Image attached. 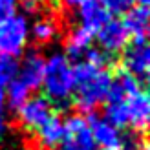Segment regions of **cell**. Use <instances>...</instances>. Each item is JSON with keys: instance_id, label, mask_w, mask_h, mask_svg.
<instances>
[{"instance_id": "cell-1", "label": "cell", "mask_w": 150, "mask_h": 150, "mask_svg": "<svg viewBox=\"0 0 150 150\" xmlns=\"http://www.w3.org/2000/svg\"><path fill=\"white\" fill-rule=\"evenodd\" d=\"M114 73L106 68H95L88 62L73 64V95L71 104L79 114L86 115L103 106Z\"/></svg>"}, {"instance_id": "cell-2", "label": "cell", "mask_w": 150, "mask_h": 150, "mask_svg": "<svg viewBox=\"0 0 150 150\" xmlns=\"http://www.w3.org/2000/svg\"><path fill=\"white\" fill-rule=\"evenodd\" d=\"M42 95L51 103L55 112L71 106L73 95V64L66 55L55 53L46 59L42 75Z\"/></svg>"}, {"instance_id": "cell-3", "label": "cell", "mask_w": 150, "mask_h": 150, "mask_svg": "<svg viewBox=\"0 0 150 150\" xmlns=\"http://www.w3.org/2000/svg\"><path fill=\"white\" fill-rule=\"evenodd\" d=\"M115 68L126 71L128 75L136 77L139 82L146 86L148 71H150V46L148 40H134L125 46L115 61Z\"/></svg>"}, {"instance_id": "cell-4", "label": "cell", "mask_w": 150, "mask_h": 150, "mask_svg": "<svg viewBox=\"0 0 150 150\" xmlns=\"http://www.w3.org/2000/svg\"><path fill=\"white\" fill-rule=\"evenodd\" d=\"M29 39V26L24 15H13L0 24V53L17 59L24 53Z\"/></svg>"}, {"instance_id": "cell-5", "label": "cell", "mask_w": 150, "mask_h": 150, "mask_svg": "<svg viewBox=\"0 0 150 150\" xmlns=\"http://www.w3.org/2000/svg\"><path fill=\"white\" fill-rule=\"evenodd\" d=\"M15 114H17L18 126L26 134L33 136V134L39 130L53 114H57V112L53 110L51 103L44 95H33V97H28L26 103L22 104Z\"/></svg>"}, {"instance_id": "cell-6", "label": "cell", "mask_w": 150, "mask_h": 150, "mask_svg": "<svg viewBox=\"0 0 150 150\" xmlns=\"http://www.w3.org/2000/svg\"><path fill=\"white\" fill-rule=\"evenodd\" d=\"M57 150H99L82 114L75 112L64 119V137Z\"/></svg>"}, {"instance_id": "cell-7", "label": "cell", "mask_w": 150, "mask_h": 150, "mask_svg": "<svg viewBox=\"0 0 150 150\" xmlns=\"http://www.w3.org/2000/svg\"><path fill=\"white\" fill-rule=\"evenodd\" d=\"M95 39L99 42V48L112 57H119V53L125 50V46L130 42V35L126 31L121 18L112 17L99 31L95 33Z\"/></svg>"}, {"instance_id": "cell-8", "label": "cell", "mask_w": 150, "mask_h": 150, "mask_svg": "<svg viewBox=\"0 0 150 150\" xmlns=\"http://www.w3.org/2000/svg\"><path fill=\"white\" fill-rule=\"evenodd\" d=\"M86 123L88 128L92 132V137L95 141L97 148L101 150H121V130H117L114 125H110L103 115H99L97 112L86 114Z\"/></svg>"}, {"instance_id": "cell-9", "label": "cell", "mask_w": 150, "mask_h": 150, "mask_svg": "<svg viewBox=\"0 0 150 150\" xmlns=\"http://www.w3.org/2000/svg\"><path fill=\"white\" fill-rule=\"evenodd\" d=\"M126 114H128L130 130L141 134V136H146L150 121V97L146 88L126 97Z\"/></svg>"}, {"instance_id": "cell-10", "label": "cell", "mask_w": 150, "mask_h": 150, "mask_svg": "<svg viewBox=\"0 0 150 150\" xmlns=\"http://www.w3.org/2000/svg\"><path fill=\"white\" fill-rule=\"evenodd\" d=\"M44 64H46V59H44L39 51H29V53L22 59L15 79L31 93L35 90H39L40 84H42Z\"/></svg>"}, {"instance_id": "cell-11", "label": "cell", "mask_w": 150, "mask_h": 150, "mask_svg": "<svg viewBox=\"0 0 150 150\" xmlns=\"http://www.w3.org/2000/svg\"><path fill=\"white\" fill-rule=\"evenodd\" d=\"M33 137L40 150H57L64 137V119L59 114H53L33 134Z\"/></svg>"}, {"instance_id": "cell-12", "label": "cell", "mask_w": 150, "mask_h": 150, "mask_svg": "<svg viewBox=\"0 0 150 150\" xmlns=\"http://www.w3.org/2000/svg\"><path fill=\"white\" fill-rule=\"evenodd\" d=\"M79 17L81 26L97 33L99 29L112 18L110 11L103 6L101 0H79Z\"/></svg>"}, {"instance_id": "cell-13", "label": "cell", "mask_w": 150, "mask_h": 150, "mask_svg": "<svg viewBox=\"0 0 150 150\" xmlns=\"http://www.w3.org/2000/svg\"><path fill=\"white\" fill-rule=\"evenodd\" d=\"M123 24L128 31L130 39L134 40H146L148 37V20H150V13H148V6H139L134 4L126 13H123Z\"/></svg>"}, {"instance_id": "cell-14", "label": "cell", "mask_w": 150, "mask_h": 150, "mask_svg": "<svg viewBox=\"0 0 150 150\" xmlns=\"http://www.w3.org/2000/svg\"><path fill=\"white\" fill-rule=\"evenodd\" d=\"M93 40H95V33L90 31L88 28L84 26H77L73 28L71 31L66 37V57L70 61L79 62L82 53L93 46Z\"/></svg>"}, {"instance_id": "cell-15", "label": "cell", "mask_w": 150, "mask_h": 150, "mask_svg": "<svg viewBox=\"0 0 150 150\" xmlns=\"http://www.w3.org/2000/svg\"><path fill=\"white\" fill-rule=\"evenodd\" d=\"M103 117L117 130L128 126V114H126V99L125 101H104L103 103Z\"/></svg>"}, {"instance_id": "cell-16", "label": "cell", "mask_w": 150, "mask_h": 150, "mask_svg": "<svg viewBox=\"0 0 150 150\" xmlns=\"http://www.w3.org/2000/svg\"><path fill=\"white\" fill-rule=\"evenodd\" d=\"M59 35V28L55 18L50 17H42L35 22L33 26V39L37 44H50L51 40Z\"/></svg>"}, {"instance_id": "cell-17", "label": "cell", "mask_w": 150, "mask_h": 150, "mask_svg": "<svg viewBox=\"0 0 150 150\" xmlns=\"http://www.w3.org/2000/svg\"><path fill=\"white\" fill-rule=\"evenodd\" d=\"M18 70V62L17 59H11L7 55L0 53V90H6L7 84L15 79Z\"/></svg>"}, {"instance_id": "cell-18", "label": "cell", "mask_w": 150, "mask_h": 150, "mask_svg": "<svg viewBox=\"0 0 150 150\" xmlns=\"http://www.w3.org/2000/svg\"><path fill=\"white\" fill-rule=\"evenodd\" d=\"M101 2L110 11V15H123L136 4V0H101Z\"/></svg>"}, {"instance_id": "cell-19", "label": "cell", "mask_w": 150, "mask_h": 150, "mask_svg": "<svg viewBox=\"0 0 150 150\" xmlns=\"http://www.w3.org/2000/svg\"><path fill=\"white\" fill-rule=\"evenodd\" d=\"M17 15V0H0V24Z\"/></svg>"}, {"instance_id": "cell-20", "label": "cell", "mask_w": 150, "mask_h": 150, "mask_svg": "<svg viewBox=\"0 0 150 150\" xmlns=\"http://www.w3.org/2000/svg\"><path fill=\"white\" fill-rule=\"evenodd\" d=\"M4 108H6V92L0 90V136L6 132V115H4Z\"/></svg>"}, {"instance_id": "cell-21", "label": "cell", "mask_w": 150, "mask_h": 150, "mask_svg": "<svg viewBox=\"0 0 150 150\" xmlns=\"http://www.w3.org/2000/svg\"><path fill=\"white\" fill-rule=\"evenodd\" d=\"M61 2H62L64 6H70V7H71V6H77L79 0H61Z\"/></svg>"}, {"instance_id": "cell-22", "label": "cell", "mask_w": 150, "mask_h": 150, "mask_svg": "<svg viewBox=\"0 0 150 150\" xmlns=\"http://www.w3.org/2000/svg\"><path fill=\"white\" fill-rule=\"evenodd\" d=\"M136 4H139V6H148L150 0H136Z\"/></svg>"}, {"instance_id": "cell-23", "label": "cell", "mask_w": 150, "mask_h": 150, "mask_svg": "<svg viewBox=\"0 0 150 150\" xmlns=\"http://www.w3.org/2000/svg\"><path fill=\"white\" fill-rule=\"evenodd\" d=\"M31 2H35V4H39V6H40L42 2H46V0H31Z\"/></svg>"}]
</instances>
